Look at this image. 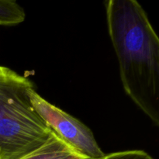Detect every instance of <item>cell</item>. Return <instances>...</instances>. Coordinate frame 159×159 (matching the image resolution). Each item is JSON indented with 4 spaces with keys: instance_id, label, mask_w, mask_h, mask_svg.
I'll return each instance as SVG.
<instances>
[{
    "instance_id": "obj_1",
    "label": "cell",
    "mask_w": 159,
    "mask_h": 159,
    "mask_svg": "<svg viewBox=\"0 0 159 159\" xmlns=\"http://www.w3.org/2000/svg\"><path fill=\"white\" fill-rule=\"evenodd\" d=\"M109 34L126 93L159 125V39L135 0L105 2Z\"/></svg>"
},
{
    "instance_id": "obj_2",
    "label": "cell",
    "mask_w": 159,
    "mask_h": 159,
    "mask_svg": "<svg viewBox=\"0 0 159 159\" xmlns=\"http://www.w3.org/2000/svg\"><path fill=\"white\" fill-rule=\"evenodd\" d=\"M30 79L0 66V159H17L46 142L52 130L31 103Z\"/></svg>"
},
{
    "instance_id": "obj_3",
    "label": "cell",
    "mask_w": 159,
    "mask_h": 159,
    "mask_svg": "<svg viewBox=\"0 0 159 159\" xmlns=\"http://www.w3.org/2000/svg\"><path fill=\"white\" fill-rule=\"evenodd\" d=\"M31 103L48 127L67 144L88 159L101 158L102 152L93 132L79 120L42 98L35 89L30 93Z\"/></svg>"
},
{
    "instance_id": "obj_4",
    "label": "cell",
    "mask_w": 159,
    "mask_h": 159,
    "mask_svg": "<svg viewBox=\"0 0 159 159\" xmlns=\"http://www.w3.org/2000/svg\"><path fill=\"white\" fill-rule=\"evenodd\" d=\"M17 159H88L62 141L52 130L44 144Z\"/></svg>"
},
{
    "instance_id": "obj_5",
    "label": "cell",
    "mask_w": 159,
    "mask_h": 159,
    "mask_svg": "<svg viewBox=\"0 0 159 159\" xmlns=\"http://www.w3.org/2000/svg\"><path fill=\"white\" fill-rule=\"evenodd\" d=\"M24 9L13 0H0V25L13 26L25 20Z\"/></svg>"
},
{
    "instance_id": "obj_6",
    "label": "cell",
    "mask_w": 159,
    "mask_h": 159,
    "mask_svg": "<svg viewBox=\"0 0 159 159\" xmlns=\"http://www.w3.org/2000/svg\"><path fill=\"white\" fill-rule=\"evenodd\" d=\"M96 159H154L149 154L141 150H130L104 155Z\"/></svg>"
}]
</instances>
